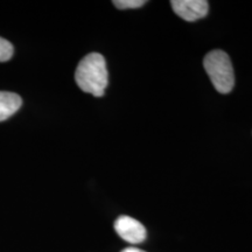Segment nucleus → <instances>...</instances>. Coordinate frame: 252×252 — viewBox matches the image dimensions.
<instances>
[{"label":"nucleus","instance_id":"423d86ee","mask_svg":"<svg viewBox=\"0 0 252 252\" xmlns=\"http://www.w3.org/2000/svg\"><path fill=\"white\" fill-rule=\"evenodd\" d=\"M14 48L9 41L0 37V62H6L13 56Z\"/></svg>","mask_w":252,"mask_h":252},{"label":"nucleus","instance_id":"0eeeda50","mask_svg":"<svg viewBox=\"0 0 252 252\" xmlns=\"http://www.w3.org/2000/svg\"><path fill=\"white\" fill-rule=\"evenodd\" d=\"M146 4L145 0H115L113 5L119 9H130V8H139Z\"/></svg>","mask_w":252,"mask_h":252},{"label":"nucleus","instance_id":"39448f33","mask_svg":"<svg viewBox=\"0 0 252 252\" xmlns=\"http://www.w3.org/2000/svg\"><path fill=\"white\" fill-rule=\"evenodd\" d=\"M23 105V99L19 94L7 91H0V122L6 121Z\"/></svg>","mask_w":252,"mask_h":252},{"label":"nucleus","instance_id":"f03ea898","mask_svg":"<svg viewBox=\"0 0 252 252\" xmlns=\"http://www.w3.org/2000/svg\"><path fill=\"white\" fill-rule=\"evenodd\" d=\"M203 67L213 86L220 94H229L235 87V72L230 56L225 52L215 49L204 56Z\"/></svg>","mask_w":252,"mask_h":252},{"label":"nucleus","instance_id":"7ed1b4c3","mask_svg":"<svg viewBox=\"0 0 252 252\" xmlns=\"http://www.w3.org/2000/svg\"><path fill=\"white\" fill-rule=\"evenodd\" d=\"M171 5L174 13L188 23L207 17L209 12V2L206 0H172Z\"/></svg>","mask_w":252,"mask_h":252},{"label":"nucleus","instance_id":"6e6552de","mask_svg":"<svg viewBox=\"0 0 252 252\" xmlns=\"http://www.w3.org/2000/svg\"><path fill=\"white\" fill-rule=\"evenodd\" d=\"M122 252H145V251L140 250V249H137V248L131 247V248H126V249H124V250H123Z\"/></svg>","mask_w":252,"mask_h":252},{"label":"nucleus","instance_id":"20e7f679","mask_svg":"<svg viewBox=\"0 0 252 252\" xmlns=\"http://www.w3.org/2000/svg\"><path fill=\"white\" fill-rule=\"evenodd\" d=\"M115 230L119 237L131 244H139L146 239V229L139 220L130 216H119L115 220Z\"/></svg>","mask_w":252,"mask_h":252},{"label":"nucleus","instance_id":"f257e3e1","mask_svg":"<svg viewBox=\"0 0 252 252\" xmlns=\"http://www.w3.org/2000/svg\"><path fill=\"white\" fill-rule=\"evenodd\" d=\"M75 81L84 93L94 94V97H102L109 83V74L106 62L103 55L98 53H91L78 63Z\"/></svg>","mask_w":252,"mask_h":252}]
</instances>
